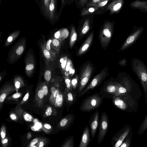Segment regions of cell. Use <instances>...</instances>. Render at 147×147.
<instances>
[{
    "label": "cell",
    "mask_w": 147,
    "mask_h": 147,
    "mask_svg": "<svg viewBox=\"0 0 147 147\" xmlns=\"http://www.w3.org/2000/svg\"><path fill=\"white\" fill-rule=\"evenodd\" d=\"M45 80L47 82H49L51 80V71L49 70H46L44 74Z\"/></svg>",
    "instance_id": "obj_42"
},
{
    "label": "cell",
    "mask_w": 147,
    "mask_h": 147,
    "mask_svg": "<svg viewBox=\"0 0 147 147\" xmlns=\"http://www.w3.org/2000/svg\"><path fill=\"white\" fill-rule=\"evenodd\" d=\"M64 95V98L69 104L72 105L75 102L76 96L75 93L72 92V90L68 92L65 91Z\"/></svg>",
    "instance_id": "obj_24"
},
{
    "label": "cell",
    "mask_w": 147,
    "mask_h": 147,
    "mask_svg": "<svg viewBox=\"0 0 147 147\" xmlns=\"http://www.w3.org/2000/svg\"><path fill=\"white\" fill-rule=\"evenodd\" d=\"M1 143L3 147H7L8 144V140L7 138H5L2 139L1 141Z\"/></svg>",
    "instance_id": "obj_56"
},
{
    "label": "cell",
    "mask_w": 147,
    "mask_h": 147,
    "mask_svg": "<svg viewBox=\"0 0 147 147\" xmlns=\"http://www.w3.org/2000/svg\"><path fill=\"white\" fill-rule=\"evenodd\" d=\"M144 28L142 26H135L132 31L124 42L119 51L124 50L133 45L142 33Z\"/></svg>",
    "instance_id": "obj_5"
},
{
    "label": "cell",
    "mask_w": 147,
    "mask_h": 147,
    "mask_svg": "<svg viewBox=\"0 0 147 147\" xmlns=\"http://www.w3.org/2000/svg\"><path fill=\"white\" fill-rule=\"evenodd\" d=\"M82 17L80 24L82 25L80 34L82 36L87 33L90 30L93 22V17L91 16H86Z\"/></svg>",
    "instance_id": "obj_8"
},
{
    "label": "cell",
    "mask_w": 147,
    "mask_h": 147,
    "mask_svg": "<svg viewBox=\"0 0 147 147\" xmlns=\"http://www.w3.org/2000/svg\"><path fill=\"white\" fill-rule=\"evenodd\" d=\"M52 108L51 107H48L46 109L44 115V117H47L51 115L53 113Z\"/></svg>",
    "instance_id": "obj_49"
},
{
    "label": "cell",
    "mask_w": 147,
    "mask_h": 147,
    "mask_svg": "<svg viewBox=\"0 0 147 147\" xmlns=\"http://www.w3.org/2000/svg\"><path fill=\"white\" fill-rule=\"evenodd\" d=\"M40 85L45 96L47 95L48 94V86L46 83L45 82H42Z\"/></svg>",
    "instance_id": "obj_41"
},
{
    "label": "cell",
    "mask_w": 147,
    "mask_h": 147,
    "mask_svg": "<svg viewBox=\"0 0 147 147\" xmlns=\"http://www.w3.org/2000/svg\"><path fill=\"white\" fill-rule=\"evenodd\" d=\"M99 120V112L98 110L96 111L93 115V117L91 122L90 128L92 138H94L98 127Z\"/></svg>",
    "instance_id": "obj_18"
},
{
    "label": "cell",
    "mask_w": 147,
    "mask_h": 147,
    "mask_svg": "<svg viewBox=\"0 0 147 147\" xmlns=\"http://www.w3.org/2000/svg\"><path fill=\"white\" fill-rule=\"evenodd\" d=\"M72 62L69 59H68L67 64L65 67V71L64 74L66 76H69V69L71 64Z\"/></svg>",
    "instance_id": "obj_44"
},
{
    "label": "cell",
    "mask_w": 147,
    "mask_h": 147,
    "mask_svg": "<svg viewBox=\"0 0 147 147\" xmlns=\"http://www.w3.org/2000/svg\"><path fill=\"white\" fill-rule=\"evenodd\" d=\"M16 91L14 85L11 84H7L3 86L0 90V108L3 102L8 95Z\"/></svg>",
    "instance_id": "obj_11"
},
{
    "label": "cell",
    "mask_w": 147,
    "mask_h": 147,
    "mask_svg": "<svg viewBox=\"0 0 147 147\" xmlns=\"http://www.w3.org/2000/svg\"><path fill=\"white\" fill-rule=\"evenodd\" d=\"M90 0H79L76 2L75 4L77 7L81 10L86 5Z\"/></svg>",
    "instance_id": "obj_37"
},
{
    "label": "cell",
    "mask_w": 147,
    "mask_h": 147,
    "mask_svg": "<svg viewBox=\"0 0 147 147\" xmlns=\"http://www.w3.org/2000/svg\"><path fill=\"white\" fill-rule=\"evenodd\" d=\"M32 137L31 134L29 132L27 134V139H29L31 138Z\"/></svg>",
    "instance_id": "obj_62"
},
{
    "label": "cell",
    "mask_w": 147,
    "mask_h": 147,
    "mask_svg": "<svg viewBox=\"0 0 147 147\" xmlns=\"http://www.w3.org/2000/svg\"><path fill=\"white\" fill-rule=\"evenodd\" d=\"M47 140L44 138H40L37 143V147H43L47 143Z\"/></svg>",
    "instance_id": "obj_39"
},
{
    "label": "cell",
    "mask_w": 147,
    "mask_h": 147,
    "mask_svg": "<svg viewBox=\"0 0 147 147\" xmlns=\"http://www.w3.org/2000/svg\"><path fill=\"white\" fill-rule=\"evenodd\" d=\"M40 138H38L33 139L31 141L28 146L29 147H32L34 146L35 145L38 143Z\"/></svg>",
    "instance_id": "obj_54"
},
{
    "label": "cell",
    "mask_w": 147,
    "mask_h": 147,
    "mask_svg": "<svg viewBox=\"0 0 147 147\" xmlns=\"http://www.w3.org/2000/svg\"><path fill=\"white\" fill-rule=\"evenodd\" d=\"M118 86V83L110 84L107 85L104 90L105 92L107 94L115 96L116 92Z\"/></svg>",
    "instance_id": "obj_23"
},
{
    "label": "cell",
    "mask_w": 147,
    "mask_h": 147,
    "mask_svg": "<svg viewBox=\"0 0 147 147\" xmlns=\"http://www.w3.org/2000/svg\"><path fill=\"white\" fill-rule=\"evenodd\" d=\"M102 98L98 94L87 97L81 104L80 107L81 111L89 112L99 107L102 102Z\"/></svg>",
    "instance_id": "obj_2"
},
{
    "label": "cell",
    "mask_w": 147,
    "mask_h": 147,
    "mask_svg": "<svg viewBox=\"0 0 147 147\" xmlns=\"http://www.w3.org/2000/svg\"><path fill=\"white\" fill-rule=\"evenodd\" d=\"M25 72L28 76H30L34 70L35 63L33 56L31 54L28 55L26 60Z\"/></svg>",
    "instance_id": "obj_15"
},
{
    "label": "cell",
    "mask_w": 147,
    "mask_h": 147,
    "mask_svg": "<svg viewBox=\"0 0 147 147\" xmlns=\"http://www.w3.org/2000/svg\"><path fill=\"white\" fill-rule=\"evenodd\" d=\"M93 33L92 32L89 36L82 45L78 50L77 54L80 55L85 53L90 46L92 41Z\"/></svg>",
    "instance_id": "obj_21"
},
{
    "label": "cell",
    "mask_w": 147,
    "mask_h": 147,
    "mask_svg": "<svg viewBox=\"0 0 147 147\" xmlns=\"http://www.w3.org/2000/svg\"><path fill=\"white\" fill-rule=\"evenodd\" d=\"M67 58L66 57H62L60 60V62L61 63V65L63 73H65V67L67 64Z\"/></svg>",
    "instance_id": "obj_36"
},
{
    "label": "cell",
    "mask_w": 147,
    "mask_h": 147,
    "mask_svg": "<svg viewBox=\"0 0 147 147\" xmlns=\"http://www.w3.org/2000/svg\"><path fill=\"white\" fill-rule=\"evenodd\" d=\"M22 116L24 120L27 122L31 121L33 120L32 116L27 112H23Z\"/></svg>",
    "instance_id": "obj_40"
},
{
    "label": "cell",
    "mask_w": 147,
    "mask_h": 147,
    "mask_svg": "<svg viewBox=\"0 0 147 147\" xmlns=\"http://www.w3.org/2000/svg\"><path fill=\"white\" fill-rule=\"evenodd\" d=\"M92 67L90 63L86 64L82 71L80 79L78 88L79 92H80L87 84L91 76Z\"/></svg>",
    "instance_id": "obj_7"
},
{
    "label": "cell",
    "mask_w": 147,
    "mask_h": 147,
    "mask_svg": "<svg viewBox=\"0 0 147 147\" xmlns=\"http://www.w3.org/2000/svg\"><path fill=\"white\" fill-rule=\"evenodd\" d=\"M64 77L66 86L65 91L68 92L70 91H72V87L71 78L69 76H65Z\"/></svg>",
    "instance_id": "obj_32"
},
{
    "label": "cell",
    "mask_w": 147,
    "mask_h": 147,
    "mask_svg": "<svg viewBox=\"0 0 147 147\" xmlns=\"http://www.w3.org/2000/svg\"><path fill=\"white\" fill-rule=\"evenodd\" d=\"M124 2V0H110L103 7L100 9L97 15L103 14L108 11L110 16L118 13L123 7Z\"/></svg>",
    "instance_id": "obj_4"
},
{
    "label": "cell",
    "mask_w": 147,
    "mask_h": 147,
    "mask_svg": "<svg viewBox=\"0 0 147 147\" xmlns=\"http://www.w3.org/2000/svg\"><path fill=\"white\" fill-rule=\"evenodd\" d=\"M31 129L33 131H38L39 130V128H38L34 126H32L31 127Z\"/></svg>",
    "instance_id": "obj_59"
},
{
    "label": "cell",
    "mask_w": 147,
    "mask_h": 147,
    "mask_svg": "<svg viewBox=\"0 0 147 147\" xmlns=\"http://www.w3.org/2000/svg\"><path fill=\"white\" fill-rule=\"evenodd\" d=\"M51 43L52 48L57 51H59L61 45L60 41L55 38L53 39Z\"/></svg>",
    "instance_id": "obj_33"
},
{
    "label": "cell",
    "mask_w": 147,
    "mask_h": 147,
    "mask_svg": "<svg viewBox=\"0 0 147 147\" xmlns=\"http://www.w3.org/2000/svg\"><path fill=\"white\" fill-rule=\"evenodd\" d=\"M114 20H106L104 23L100 34V41L102 47L109 44L111 37L114 25Z\"/></svg>",
    "instance_id": "obj_3"
},
{
    "label": "cell",
    "mask_w": 147,
    "mask_h": 147,
    "mask_svg": "<svg viewBox=\"0 0 147 147\" xmlns=\"http://www.w3.org/2000/svg\"><path fill=\"white\" fill-rule=\"evenodd\" d=\"M42 128L45 132L48 133L49 131H51L52 127L49 124L45 123L42 127Z\"/></svg>",
    "instance_id": "obj_48"
},
{
    "label": "cell",
    "mask_w": 147,
    "mask_h": 147,
    "mask_svg": "<svg viewBox=\"0 0 147 147\" xmlns=\"http://www.w3.org/2000/svg\"><path fill=\"white\" fill-rule=\"evenodd\" d=\"M127 92L126 88L118 83L117 88L115 95L114 96H120Z\"/></svg>",
    "instance_id": "obj_30"
},
{
    "label": "cell",
    "mask_w": 147,
    "mask_h": 147,
    "mask_svg": "<svg viewBox=\"0 0 147 147\" xmlns=\"http://www.w3.org/2000/svg\"><path fill=\"white\" fill-rule=\"evenodd\" d=\"M129 131V129L128 128L125 129L122 134H120L118 136L115 135L112 140L111 142L114 141L113 142L114 144L112 145L114 147H120L128 134Z\"/></svg>",
    "instance_id": "obj_17"
},
{
    "label": "cell",
    "mask_w": 147,
    "mask_h": 147,
    "mask_svg": "<svg viewBox=\"0 0 147 147\" xmlns=\"http://www.w3.org/2000/svg\"><path fill=\"white\" fill-rule=\"evenodd\" d=\"M89 128L88 126L84 128L83 134L79 145V147H86L88 145L90 141Z\"/></svg>",
    "instance_id": "obj_20"
},
{
    "label": "cell",
    "mask_w": 147,
    "mask_h": 147,
    "mask_svg": "<svg viewBox=\"0 0 147 147\" xmlns=\"http://www.w3.org/2000/svg\"><path fill=\"white\" fill-rule=\"evenodd\" d=\"M18 34V33L13 34L9 36L7 38L5 45L6 46L9 45L16 38Z\"/></svg>",
    "instance_id": "obj_38"
},
{
    "label": "cell",
    "mask_w": 147,
    "mask_h": 147,
    "mask_svg": "<svg viewBox=\"0 0 147 147\" xmlns=\"http://www.w3.org/2000/svg\"><path fill=\"white\" fill-rule=\"evenodd\" d=\"M22 96V94L20 92L16 93L13 95L8 97L6 99L8 100H13L18 101V98L21 97Z\"/></svg>",
    "instance_id": "obj_35"
},
{
    "label": "cell",
    "mask_w": 147,
    "mask_h": 147,
    "mask_svg": "<svg viewBox=\"0 0 147 147\" xmlns=\"http://www.w3.org/2000/svg\"><path fill=\"white\" fill-rule=\"evenodd\" d=\"M147 129V115L144 119L141 128L140 133H143Z\"/></svg>",
    "instance_id": "obj_45"
},
{
    "label": "cell",
    "mask_w": 147,
    "mask_h": 147,
    "mask_svg": "<svg viewBox=\"0 0 147 147\" xmlns=\"http://www.w3.org/2000/svg\"><path fill=\"white\" fill-rule=\"evenodd\" d=\"M78 77L77 76L76 77L74 78L71 80V83L72 88L73 89H75L77 85L78 81Z\"/></svg>",
    "instance_id": "obj_47"
},
{
    "label": "cell",
    "mask_w": 147,
    "mask_h": 147,
    "mask_svg": "<svg viewBox=\"0 0 147 147\" xmlns=\"http://www.w3.org/2000/svg\"><path fill=\"white\" fill-rule=\"evenodd\" d=\"M131 67L132 70L138 78L143 89L145 97L147 98V68L141 60L137 58L131 60Z\"/></svg>",
    "instance_id": "obj_1"
},
{
    "label": "cell",
    "mask_w": 147,
    "mask_h": 147,
    "mask_svg": "<svg viewBox=\"0 0 147 147\" xmlns=\"http://www.w3.org/2000/svg\"><path fill=\"white\" fill-rule=\"evenodd\" d=\"M100 9L98 7L93 5L85 6L80 12V16H91L93 17L97 15Z\"/></svg>",
    "instance_id": "obj_13"
},
{
    "label": "cell",
    "mask_w": 147,
    "mask_h": 147,
    "mask_svg": "<svg viewBox=\"0 0 147 147\" xmlns=\"http://www.w3.org/2000/svg\"><path fill=\"white\" fill-rule=\"evenodd\" d=\"M69 72L71 76L72 77L74 74L75 72V69L73 67L72 63L71 62V63L69 69Z\"/></svg>",
    "instance_id": "obj_55"
},
{
    "label": "cell",
    "mask_w": 147,
    "mask_h": 147,
    "mask_svg": "<svg viewBox=\"0 0 147 147\" xmlns=\"http://www.w3.org/2000/svg\"><path fill=\"white\" fill-rule=\"evenodd\" d=\"M110 0H102L95 6L98 7L100 9L103 7Z\"/></svg>",
    "instance_id": "obj_46"
},
{
    "label": "cell",
    "mask_w": 147,
    "mask_h": 147,
    "mask_svg": "<svg viewBox=\"0 0 147 147\" xmlns=\"http://www.w3.org/2000/svg\"><path fill=\"white\" fill-rule=\"evenodd\" d=\"M102 0H90L86 4L85 6L95 5Z\"/></svg>",
    "instance_id": "obj_51"
},
{
    "label": "cell",
    "mask_w": 147,
    "mask_h": 147,
    "mask_svg": "<svg viewBox=\"0 0 147 147\" xmlns=\"http://www.w3.org/2000/svg\"><path fill=\"white\" fill-rule=\"evenodd\" d=\"M1 136L2 139H4L6 136V130L5 126L3 125L1 129Z\"/></svg>",
    "instance_id": "obj_50"
},
{
    "label": "cell",
    "mask_w": 147,
    "mask_h": 147,
    "mask_svg": "<svg viewBox=\"0 0 147 147\" xmlns=\"http://www.w3.org/2000/svg\"><path fill=\"white\" fill-rule=\"evenodd\" d=\"M125 62L126 61H125L124 59H123V60L121 61L119 63L121 65H124V64L126 63Z\"/></svg>",
    "instance_id": "obj_61"
},
{
    "label": "cell",
    "mask_w": 147,
    "mask_h": 147,
    "mask_svg": "<svg viewBox=\"0 0 147 147\" xmlns=\"http://www.w3.org/2000/svg\"><path fill=\"white\" fill-rule=\"evenodd\" d=\"M75 115L72 114H69L63 118L59 124V127L62 129L68 127L73 123Z\"/></svg>",
    "instance_id": "obj_19"
},
{
    "label": "cell",
    "mask_w": 147,
    "mask_h": 147,
    "mask_svg": "<svg viewBox=\"0 0 147 147\" xmlns=\"http://www.w3.org/2000/svg\"><path fill=\"white\" fill-rule=\"evenodd\" d=\"M77 37L76 28L74 25L71 26L70 37L69 44L71 47H72L75 43Z\"/></svg>",
    "instance_id": "obj_27"
},
{
    "label": "cell",
    "mask_w": 147,
    "mask_h": 147,
    "mask_svg": "<svg viewBox=\"0 0 147 147\" xmlns=\"http://www.w3.org/2000/svg\"><path fill=\"white\" fill-rule=\"evenodd\" d=\"M105 75L106 71L105 69H104L94 78L89 84L78 96L81 97L82 96L90 90L93 89L102 80Z\"/></svg>",
    "instance_id": "obj_9"
},
{
    "label": "cell",
    "mask_w": 147,
    "mask_h": 147,
    "mask_svg": "<svg viewBox=\"0 0 147 147\" xmlns=\"http://www.w3.org/2000/svg\"><path fill=\"white\" fill-rule=\"evenodd\" d=\"M14 85L16 93L18 92L19 89L24 87L25 85L23 79L20 77H17L14 79Z\"/></svg>",
    "instance_id": "obj_28"
},
{
    "label": "cell",
    "mask_w": 147,
    "mask_h": 147,
    "mask_svg": "<svg viewBox=\"0 0 147 147\" xmlns=\"http://www.w3.org/2000/svg\"><path fill=\"white\" fill-rule=\"evenodd\" d=\"M64 94L59 90L55 100L54 106L56 107H62L64 102Z\"/></svg>",
    "instance_id": "obj_25"
},
{
    "label": "cell",
    "mask_w": 147,
    "mask_h": 147,
    "mask_svg": "<svg viewBox=\"0 0 147 147\" xmlns=\"http://www.w3.org/2000/svg\"><path fill=\"white\" fill-rule=\"evenodd\" d=\"M29 96V92L28 91L27 93L24 96L21 101L19 103V104L21 105L23 104L28 99Z\"/></svg>",
    "instance_id": "obj_53"
},
{
    "label": "cell",
    "mask_w": 147,
    "mask_h": 147,
    "mask_svg": "<svg viewBox=\"0 0 147 147\" xmlns=\"http://www.w3.org/2000/svg\"><path fill=\"white\" fill-rule=\"evenodd\" d=\"M113 102L114 105L119 109L125 110L126 108L127 105L125 103L119 96H113Z\"/></svg>",
    "instance_id": "obj_22"
},
{
    "label": "cell",
    "mask_w": 147,
    "mask_h": 147,
    "mask_svg": "<svg viewBox=\"0 0 147 147\" xmlns=\"http://www.w3.org/2000/svg\"><path fill=\"white\" fill-rule=\"evenodd\" d=\"M10 117L12 120L15 121H18L19 119L16 113L13 112H12L10 113Z\"/></svg>",
    "instance_id": "obj_52"
},
{
    "label": "cell",
    "mask_w": 147,
    "mask_h": 147,
    "mask_svg": "<svg viewBox=\"0 0 147 147\" xmlns=\"http://www.w3.org/2000/svg\"><path fill=\"white\" fill-rule=\"evenodd\" d=\"M41 48L42 56L46 65L49 68L52 69L54 65L53 59L54 58L46 48L45 42L41 43Z\"/></svg>",
    "instance_id": "obj_10"
},
{
    "label": "cell",
    "mask_w": 147,
    "mask_h": 147,
    "mask_svg": "<svg viewBox=\"0 0 147 147\" xmlns=\"http://www.w3.org/2000/svg\"><path fill=\"white\" fill-rule=\"evenodd\" d=\"M44 95L40 85L38 86L36 90L34 102L37 107L42 108L44 105Z\"/></svg>",
    "instance_id": "obj_16"
},
{
    "label": "cell",
    "mask_w": 147,
    "mask_h": 147,
    "mask_svg": "<svg viewBox=\"0 0 147 147\" xmlns=\"http://www.w3.org/2000/svg\"><path fill=\"white\" fill-rule=\"evenodd\" d=\"M109 125V121L107 115L103 112L101 115L98 136V144L101 143L104 139L107 132Z\"/></svg>",
    "instance_id": "obj_6"
},
{
    "label": "cell",
    "mask_w": 147,
    "mask_h": 147,
    "mask_svg": "<svg viewBox=\"0 0 147 147\" xmlns=\"http://www.w3.org/2000/svg\"></svg>",
    "instance_id": "obj_63"
},
{
    "label": "cell",
    "mask_w": 147,
    "mask_h": 147,
    "mask_svg": "<svg viewBox=\"0 0 147 147\" xmlns=\"http://www.w3.org/2000/svg\"><path fill=\"white\" fill-rule=\"evenodd\" d=\"M59 89L55 87H52L51 88V94L49 98V101L51 104L54 105L55 100L57 94Z\"/></svg>",
    "instance_id": "obj_29"
},
{
    "label": "cell",
    "mask_w": 147,
    "mask_h": 147,
    "mask_svg": "<svg viewBox=\"0 0 147 147\" xmlns=\"http://www.w3.org/2000/svg\"><path fill=\"white\" fill-rule=\"evenodd\" d=\"M52 40L51 39H49L48 40L46 44V47L47 49L51 53L53 57L55 58V54L51 50V44Z\"/></svg>",
    "instance_id": "obj_43"
},
{
    "label": "cell",
    "mask_w": 147,
    "mask_h": 147,
    "mask_svg": "<svg viewBox=\"0 0 147 147\" xmlns=\"http://www.w3.org/2000/svg\"><path fill=\"white\" fill-rule=\"evenodd\" d=\"M55 6L54 4L51 3L50 5V10L51 11H53L54 9Z\"/></svg>",
    "instance_id": "obj_60"
},
{
    "label": "cell",
    "mask_w": 147,
    "mask_h": 147,
    "mask_svg": "<svg viewBox=\"0 0 147 147\" xmlns=\"http://www.w3.org/2000/svg\"><path fill=\"white\" fill-rule=\"evenodd\" d=\"M79 0H66L67 2L69 5L72 4L74 1H75V2H77Z\"/></svg>",
    "instance_id": "obj_58"
},
{
    "label": "cell",
    "mask_w": 147,
    "mask_h": 147,
    "mask_svg": "<svg viewBox=\"0 0 147 147\" xmlns=\"http://www.w3.org/2000/svg\"><path fill=\"white\" fill-rule=\"evenodd\" d=\"M74 146V138L73 136H71L68 137L65 141L62 147H73Z\"/></svg>",
    "instance_id": "obj_31"
},
{
    "label": "cell",
    "mask_w": 147,
    "mask_h": 147,
    "mask_svg": "<svg viewBox=\"0 0 147 147\" xmlns=\"http://www.w3.org/2000/svg\"><path fill=\"white\" fill-rule=\"evenodd\" d=\"M129 142H128V141L127 140L125 141L124 142L122 143L121 144L120 147H128L129 146Z\"/></svg>",
    "instance_id": "obj_57"
},
{
    "label": "cell",
    "mask_w": 147,
    "mask_h": 147,
    "mask_svg": "<svg viewBox=\"0 0 147 147\" xmlns=\"http://www.w3.org/2000/svg\"><path fill=\"white\" fill-rule=\"evenodd\" d=\"M69 32L67 29H64L57 32L55 34V38L62 41L66 38L68 36Z\"/></svg>",
    "instance_id": "obj_26"
},
{
    "label": "cell",
    "mask_w": 147,
    "mask_h": 147,
    "mask_svg": "<svg viewBox=\"0 0 147 147\" xmlns=\"http://www.w3.org/2000/svg\"><path fill=\"white\" fill-rule=\"evenodd\" d=\"M25 46V41L22 40L15 47L10 57L11 61H13L19 58L24 52Z\"/></svg>",
    "instance_id": "obj_12"
},
{
    "label": "cell",
    "mask_w": 147,
    "mask_h": 147,
    "mask_svg": "<svg viewBox=\"0 0 147 147\" xmlns=\"http://www.w3.org/2000/svg\"><path fill=\"white\" fill-rule=\"evenodd\" d=\"M17 102V106L14 109V111L17 115L19 119L21 121L22 118V116L23 113V110L21 107V105L18 102V101Z\"/></svg>",
    "instance_id": "obj_34"
},
{
    "label": "cell",
    "mask_w": 147,
    "mask_h": 147,
    "mask_svg": "<svg viewBox=\"0 0 147 147\" xmlns=\"http://www.w3.org/2000/svg\"><path fill=\"white\" fill-rule=\"evenodd\" d=\"M129 5L133 9L147 13V1L135 0L131 2Z\"/></svg>",
    "instance_id": "obj_14"
}]
</instances>
